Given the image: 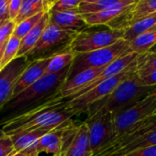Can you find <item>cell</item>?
<instances>
[{
  "mask_svg": "<svg viewBox=\"0 0 156 156\" xmlns=\"http://www.w3.org/2000/svg\"><path fill=\"white\" fill-rule=\"evenodd\" d=\"M78 33L77 31L65 29L48 23L38 42L26 58L29 61H33L68 50L71 41Z\"/></svg>",
  "mask_w": 156,
  "mask_h": 156,
  "instance_id": "8992f818",
  "label": "cell"
},
{
  "mask_svg": "<svg viewBox=\"0 0 156 156\" xmlns=\"http://www.w3.org/2000/svg\"><path fill=\"white\" fill-rule=\"evenodd\" d=\"M136 0H81L79 5V12L84 15L95 14L111 7L122 5H132Z\"/></svg>",
  "mask_w": 156,
  "mask_h": 156,
  "instance_id": "ac0fdd59",
  "label": "cell"
},
{
  "mask_svg": "<svg viewBox=\"0 0 156 156\" xmlns=\"http://www.w3.org/2000/svg\"><path fill=\"white\" fill-rule=\"evenodd\" d=\"M45 13H48V12H42V13H39L32 17H29L24 21H22L21 23L17 24L16 26V28H15V31H14V34L13 36L19 38V39H22L37 23L38 21L42 18V16H44Z\"/></svg>",
  "mask_w": 156,
  "mask_h": 156,
  "instance_id": "484cf974",
  "label": "cell"
},
{
  "mask_svg": "<svg viewBox=\"0 0 156 156\" xmlns=\"http://www.w3.org/2000/svg\"><path fill=\"white\" fill-rule=\"evenodd\" d=\"M49 132H52V131H48L45 129H38V130H34V131H29V132H22L20 133L9 136L13 142L15 153L29 148L36 142H37L42 136H44Z\"/></svg>",
  "mask_w": 156,
  "mask_h": 156,
  "instance_id": "ffe728a7",
  "label": "cell"
},
{
  "mask_svg": "<svg viewBox=\"0 0 156 156\" xmlns=\"http://www.w3.org/2000/svg\"><path fill=\"white\" fill-rule=\"evenodd\" d=\"M129 53H132L129 43L122 38L110 47L88 53L75 55V58L69 67L67 80L90 69L106 67Z\"/></svg>",
  "mask_w": 156,
  "mask_h": 156,
  "instance_id": "5b68a950",
  "label": "cell"
},
{
  "mask_svg": "<svg viewBox=\"0 0 156 156\" xmlns=\"http://www.w3.org/2000/svg\"><path fill=\"white\" fill-rule=\"evenodd\" d=\"M81 0H58L53 1L49 12H64L79 9Z\"/></svg>",
  "mask_w": 156,
  "mask_h": 156,
  "instance_id": "4316f807",
  "label": "cell"
},
{
  "mask_svg": "<svg viewBox=\"0 0 156 156\" xmlns=\"http://www.w3.org/2000/svg\"><path fill=\"white\" fill-rule=\"evenodd\" d=\"M136 74L144 77L156 70V51H149L147 53L137 55L135 60Z\"/></svg>",
  "mask_w": 156,
  "mask_h": 156,
  "instance_id": "cb8c5ba5",
  "label": "cell"
},
{
  "mask_svg": "<svg viewBox=\"0 0 156 156\" xmlns=\"http://www.w3.org/2000/svg\"><path fill=\"white\" fill-rule=\"evenodd\" d=\"M74 58L75 54L71 52L69 49L51 56L46 69V74L57 73L70 67Z\"/></svg>",
  "mask_w": 156,
  "mask_h": 156,
  "instance_id": "603a6c76",
  "label": "cell"
},
{
  "mask_svg": "<svg viewBox=\"0 0 156 156\" xmlns=\"http://www.w3.org/2000/svg\"><path fill=\"white\" fill-rule=\"evenodd\" d=\"M48 15L49 23L65 29L80 32L89 27L79 9L64 12H48Z\"/></svg>",
  "mask_w": 156,
  "mask_h": 156,
  "instance_id": "7c38bea8",
  "label": "cell"
},
{
  "mask_svg": "<svg viewBox=\"0 0 156 156\" xmlns=\"http://www.w3.org/2000/svg\"><path fill=\"white\" fill-rule=\"evenodd\" d=\"M33 153H34L33 150H31L30 148H27L26 150H23V151H20L17 153H14L10 156H30Z\"/></svg>",
  "mask_w": 156,
  "mask_h": 156,
  "instance_id": "836d02e7",
  "label": "cell"
},
{
  "mask_svg": "<svg viewBox=\"0 0 156 156\" xmlns=\"http://www.w3.org/2000/svg\"><path fill=\"white\" fill-rule=\"evenodd\" d=\"M135 72H136V66L134 61L121 73L100 83L92 90L78 97H75L71 100L63 101L65 110L70 112L73 116L84 113L90 106H91L92 104L98 102L99 101L102 100L103 98L111 94L122 81L130 78Z\"/></svg>",
  "mask_w": 156,
  "mask_h": 156,
  "instance_id": "277c9868",
  "label": "cell"
},
{
  "mask_svg": "<svg viewBox=\"0 0 156 156\" xmlns=\"http://www.w3.org/2000/svg\"><path fill=\"white\" fill-rule=\"evenodd\" d=\"M61 155L92 156L88 127L85 122L78 125L73 138L71 139L68 147L62 152Z\"/></svg>",
  "mask_w": 156,
  "mask_h": 156,
  "instance_id": "4fadbf2b",
  "label": "cell"
},
{
  "mask_svg": "<svg viewBox=\"0 0 156 156\" xmlns=\"http://www.w3.org/2000/svg\"><path fill=\"white\" fill-rule=\"evenodd\" d=\"M155 90L156 87L142 85L139 76L135 72L122 81L111 94L90 106L84 113L87 114V119L107 113L114 117Z\"/></svg>",
  "mask_w": 156,
  "mask_h": 156,
  "instance_id": "7a4b0ae2",
  "label": "cell"
},
{
  "mask_svg": "<svg viewBox=\"0 0 156 156\" xmlns=\"http://www.w3.org/2000/svg\"><path fill=\"white\" fill-rule=\"evenodd\" d=\"M154 13H156V0H136L126 11L128 27Z\"/></svg>",
  "mask_w": 156,
  "mask_h": 156,
  "instance_id": "2e32d148",
  "label": "cell"
},
{
  "mask_svg": "<svg viewBox=\"0 0 156 156\" xmlns=\"http://www.w3.org/2000/svg\"><path fill=\"white\" fill-rule=\"evenodd\" d=\"M58 156H62V155H61V154H60V155H58Z\"/></svg>",
  "mask_w": 156,
  "mask_h": 156,
  "instance_id": "ab89813d",
  "label": "cell"
},
{
  "mask_svg": "<svg viewBox=\"0 0 156 156\" xmlns=\"http://www.w3.org/2000/svg\"><path fill=\"white\" fill-rule=\"evenodd\" d=\"M73 115L65 110L64 101L53 97L2 122L7 136L38 129L54 131L72 122Z\"/></svg>",
  "mask_w": 156,
  "mask_h": 156,
  "instance_id": "6da1fadb",
  "label": "cell"
},
{
  "mask_svg": "<svg viewBox=\"0 0 156 156\" xmlns=\"http://www.w3.org/2000/svg\"><path fill=\"white\" fill-rule=\"evenodd\" d=\"M156 30V13L152 14L142 20L134 23L124 30L123 39L128 43L133 40L137 36Z\"/></svg>",
  "mask_w": 156,
  "mask_h": 156,
  "instance_id": "44dd1931",
  "label": "cell"
},
{
  "mask_svg": "<svg viewBox=\"0 0 156 156\" xmlns=\"http://www.w3.org/2000/svg\"><path fill=\"white\" fill-rule=\"evenodd\" d=\"M14 153L13 142L9 136L0 140V156H10Z\"/></svg>",
  "mask_w": 156,
  "mask_h": 156,
  "instance_id": "f1b7e54d",
  "label": "cell"
},
{
  "mask_svg": "<svg viewBox=\"0 0 156 156\" xmlns=\"http://www.w3.org/2000/svg\"><path fill=\"white\" fill-rule=\"evenodd\" d=\"M156 46V30L137 36L129 42L130 50L136 55H142L151 51Z\"/></svg>",
  "mask_w": 156,
  "mask_h": 156,
  "instance_id": "7402d4cb",
  "label": "cell"
},
{
  "mask_svg": "<svg viewBox=\"0 0 156 156\" xmlns=\"http://www.w3.org/2000/svg\"><path fill=\"white\" fill-rule=\"evenodd\" d=\"M8 3L9 0H0V21L10 20L8 15Z\"/></svg>",
  "mask_w": 156,
  "mask_h": 156,
  "instance_id": "d6a6232c",
  "label": "cell"
},
{
  "mask_svg": "<svg viewBox=\"0 0 156 156\" xmlns=\"http://www.w3.org/2000/svg\"><path fill=\"white\" fill-rule=\"evenodd\" d=\"M20 42H21V39H19L14 36H12L10 37V39L7 41L5 48L4 54H3V58H2L1 69H4L5 66H7L9 63H11L14 59H16L17 58Z\"/></svg>",
  "mask_w": 156,
  "mask_h": 156,
  "instance_id": "d4e9b609",
  "label": "cell"
},
{
  "mask_svg": "<svg viewBox=\"0 0 156 156\" xmlns=\"http://www.w3.org/2000/svg\"><path fill=\"white\" fill-rule=\"evenodd\" d=\"M124 31L112 28L91 29L88 27L77 34L69 49L75 55L88 53L110 47L123 38Z\"/></svg>",
  "mask_w": 156,
  "mask_h": 156,
  "instance_id": "52a82bcc",
  "label": "cell"
},
{
  "mask_svg": "<svg viewBox=\"0 0 156 156\" xmlns=\"http://www.w3.org/2000/svg\"><path fill=\"white\" fill-rule=\"evenodd\" d=\"M63 127L48 133L29 148L38 154L45 153L52 156L60 155L62 153L61 129Z\"/></svg>",
  "mask_w": 156,
  "mask_h": 156,
  "instance_id": "5bb4252c",
  "label": "cell"
},
{
  "mask_svg": "<svg viewBox=\"0 0 156 156\" xmlns=\"http://www.w3.org/2000/svg\"><path fill=\"white\" fill-rule=\"evenodd\" d=\"M129 5H122L108 8L106 10H103V11H101V12H98L95 14L84 15L82 16L89 27H97V26H106L107 27V25L109 23H111L114 18H116Z\"/></svg>",
  "mask_w": 156,
  "mask_h": 156,
  "instance_id": "d6986e66",
  "label": "cell"
},
{
  "mask_svg": "<svg viewBox=\"0 0 156 156\" xmlns=\"http://www.w3.org/2000/svg\"><path fill=\"white\" fill-rule=\"evenodd\" d=\"M30 156H39V154H37L36 152H34V153H33V154H32Z\"/></svg>",
  "mask_w": 156,
  "mask_h": 156,
  "instance_id": "8d00e7d4",
  "label": "cell"
},
{
  "mask_svg": "<svg viewBox=\"0 0 156 156\" xmlns=\"http://www.w3.org/2000/svg\"><path fill=\"white\" fill-rule=\"evenodd\" d=\"M142 85L146 87H156V70L144 77H139Z\"/></svg>",
  "mask_w": 156,
  "mask_h": 156,
  "instance_id": "1f68e13d",
  "label": "cell"
},
{
  "mask_svg": "<svg viewBox=\"0 0 156 156\" xmlns=\"http://www.w3.org/2000/svg\"><path fill=\"white\" fill-rule=\"evenodd\" d=\"M49 23V15L45 13L38 23L21 39L19 50L17 53V58L26 57L37 45L39 38L41 37L45 28Z\"/></svg>",
  "mask_w": 156,
  "mask_h": 156,
  "instance_id": "9a60e30c",
  "label": "cell"
},
{
  "mask_svg": "<svg viewBox=\"0 0 156 156\" xmlns=\"http://www.w3.org/2000/svg\"><path fill=\"white\" fill-rule=\"evenodd\" d=\"M7 135L4 133V131L2 130V129H0V140H2V139H4V138H5Z\"/></svg>",
  "mask_w": 156,
  "mask_h": 156,
  "instance_id": "d590c367",
  "label": "cell"
},
{
  "mask_svg": "<svg viewBox=\"0 0 156 156\" xmlns=\"http://www.w3.org/2000/svg\"><path fill=\"white\" fill-rule=\"evenodd\" d=\"M88 127L90 149L95 155L113 139V117L107 113L98 117L87 119L84 122Z\"/></svg>",
  "mask_w": 156,
  "mask_h": 156,
  "instance_id": "9c48e42d",
  "label": "cell"
},
{
  "mask_svg": "<svg viewBox=\"0 0 156 156\" xmlns=\"http://www.w3.org/2000/svg\"><path fill=\"white\" fill-rule=\"evenodd\" d=\"M123 156H156V146H151L131 152Z\"/></svg>",
  "mask_w": 156,
  "mask_h": 156,
  "instance_id": "4dcf8cb0",
  "label": "cell"
},
{
  "mask_svg": "<svg viewBox=\"0 0 156 156\" xmlns=\"http://www.w3.org/2000/svg\"><path fill=\"white\" fill-rule=\"evenodd\" d=\"M16 26V24L12 20H7L3 23V25L0 27V45L7 43L14 34Z\"/></svg>",
  "mask_w": 156,
  "mask_h": 156,
  "instance_id": "83f0119b",
  "label": "cell"
},
{
  "mask_svg": "<svg viewBox=\"0 0 156 156\" xmlns=\"http://www.w3.org/2000/svg\"><path fill=\"white\" fill-rule=\"evenodd\" d=\"M21 5H22V0H9L8 15H9L10 20L15 21V19L18 16V13L20 11Z\"/></svg>",
  "mask_w": 156,
  "mask_h": 156,
  "instance_id": "f546056e",
  "label": "cell"
},
{
  "mask_svg": "<svg viewBox=\"0 0 156 156\" xmlns=\"http://www.w3.org/2000/svg\"><path fill=\"white\" fill-rule=\"evenodd\" d=\"M155 115L156 90L113 117V139L126 133L136 124Z\"/></svg>",
  "mask_w": 156,
  "mask_h": 156,
  "instance_id": "ba28073f",
  "label": "cell"
},
{
  "mask_svg": "<svg viewBox=\"0 0 156 156\" xmlns=\"http://www.w3.org/2000/svg\"><path fill=\"white\" fill-rule=\"evenodd\" d=\"M151 51H156V46L154 48H153V49H152V50H151Z\"/></svg>",
  "mask_w": 156,
  "mask_h": 156,
  "instance_id": "74e56055",
  "label": "cell"
},
{
  "mask_svg": "<svg viewBox=\"0 0 156 156\" xmlns=\"http://www.w3.org/2000/svg\"><path fill=\"white\" fill-rule=\"evenodd\" d=\"M4 22H5V21H0V27L3 25V23H4Z\"/></svg>",
  "mask_w": 156,
  "mask_h": 156,
  "instance_id": "f35d334b",
  "label": "cell"
},
{
  "mask_svg": "<svg viewBox=\"0 0 156 156\" xmlns=\"http://www.w3.org/2000/svg\"><path fill=\"white\" fill-rule=\"evenodd\" d=\"M69 67L53 74H46L33 85L27 88L16 97L11 99L2 110L9 112H21L40 101H45L55 96L67 80Z\"/></svg>",
  "mask_w": 156,
  "mask_h": 156,
  "instance_id": "3957f363",
  "label": "cell"
},
{
  "mask_svg": "<svg viewBox=\"0 0 156 156\" xmlns=\"http://www.w3.org/2000/svg\"><path fill=\"white\" fill-rule=\"evenodd\" d=\"M30 62L26 57L16 58L0 70V111L11 100L15 83Z\"/></svg>",
  "mask_w": 156,
  "mask_h": 156,
  "instance_id": "30bf717a",
  "label": "cell"
},
{
  "mask_svg": "<svg viewBox=\"0 0 156 156\" xmlns=\"http://www.w3.org/2000/svg\"><path fill=\"white\" fill-rule=\"evenodd\" d=\"M50 57H47L31 61L15 83L11 99L16 97L19 93L46 75V69Z\"/></svg>",
  "mask_w": 156,
  "mask_h": 156,
  "instance_id": "8fae6325",
  "label": "cell"
},
{
  "mask_svg": "<svg viewBox=\"0 0 156 156\" xmlns=\"http://www.w3.org/2000/svg\"><path fill=\"white\" fill-rule=\"evenodd\" d=\"M5 44H2L0 45V70H1V63H2V58H3V54H4V51H5Z\"/></svg>",
  "mask_w": 156,
  "mask_h": 156,
  "instance_id": "e575fe53",
  "label": "cell"
},
{
  "mask_svg": "<svg viewBox=\"0 0 156 156\" xmlns=\"http://www.w3.org/2000/svg\"><path fill=\"white\" fill-rule=\"evenodd\" d=\"M53 1L48 0H22V5L18 16L15 19L17 25L22 21L32 17L42 12H49Z\"/></svg>",
  "mask_w": 156,
  "mask_h": 156,
  "instance_id": "e0dca14e",
  "label": "cell"
}]
</instances>
